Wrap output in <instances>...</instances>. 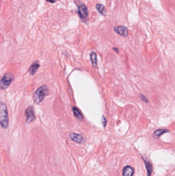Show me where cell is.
Returning <instances> with one entry per match:
<instances>
[{
    "label": "cell",
    "mask_w": 175,
    "mask_h": 176,
    "mask_svg": "<svg viewBox=\"0 0 175 176\" xmlns=\"http://www.w3.org/2000/svg\"><path fill=\"white\" fill-rule=\"evenodd\" d=\"M113 31L117 33L118 34L121 36L122 37H127L128 35V30L127 27L120 25V26H115L113 27Z\"/></svg>",
    "instance_id": "obj_6"
},
{
    "label": "cell",
    "mask_w": 175,
    "mask_h": 176,
    "mask_svg": "<svg viewBox=\"0 0 175 176\" xmlns=\"http://www.w3.org/2000/svg\"><path fill=\"white\" fill-rule=\"evenodd\" d=\"M90 57L92 65L96 68L97 67V55L95 52H91L90 54Z\"/></svg>",
    "instance_id": "obj_12"
},
{
    "label": "cell",
    "mask_w": 175,
    "mask_h": 176,
    "mask_svg": "<svg viewBox=\"0 0 175 176\" xmlns=\"http://www.w3.org/2000/svg\"><path fill=\"white\" fill-rule=\"evenodd\" d=\"M39 67H40L39 61L38 60L35 61L33 62V64H31L28 69V72L30 73V74L31 75L34 76Z\"/></svg>",
    "instance_id": "obj_8"
},
{
    "label": "cell",
    "mask_w": 175,
    "mask_h": 176,
    "mask_svg": "<svg viewBox=\"0 0 175 176\" xmlns=\"http://www.w3.org/2000/svg\"><path fill=\"white\" fill-rule=\"evenodd\" d=\"M168 132H169V131L166 129H158L154 132L153 136L155 138H159L162 135H163L164 133Z\"/></svg>",
    "instance_id": "obj_13"
},
{
    "label": "cell",
    "mask_w": 175,
    "mask_h": 176,
    "mask_svg": "<svg viewBox=\"0 0 175 176\" xmlns=\"http://www.w3.org/2000/svg\"><path fill=\"white\" fill-rule=\"evenodd\" d=\"M25 116L26 117V123L30 124L35 121V113L34 108L32 106L28 107L25 111Z\"/></svg>",
    "instance_id": "obj_5"
},
{
    "label": "cell",
    "mask_w": 175,
    "mask_h": 176,
    "mask_svg": "<svg viewBox=\"0 0 175 176\" xmlns=\"http://www.w3.org/2000/svg\"><path fill=\"white\" fill-rule=\"evenodd\" d=\"M46 1L49 2V3H52V4L55 3L56 2L55 0H46Z\"/></svg>",
    "instance_id": "obj_17"
},
{
    "label": "cell",
    "mask_w": 175,
    "mask_h": 176,
    "mask_svg": "<svg viewBox=\"0 0 175 176\" xmlns=\"http://www.w3.org/2000/svg\"><path fill=\"white\" fill-rule=\"evenodd\" d=\"M49 89L46 85L39 88L33 94V101L35 104H39L44 100L45 97L48 95Z\"/></svg>",
    "instance_id": "obj_1"
},
{
    "label": "cell",
    "mask_w": 175,
    "mask_h": 176,
    "mask_svg": "<svg viewBox=\"0 0 175 176\" xmlns=\"http://www.w3.org/2000/svg\"><path fill=\"white\" fill-rule=\"evenodd\" d=\"M71 139L75 142L79 144H84L85 142V139L82 135L76 133H71L69 135Z\"/></svg>",
    "instance_id": "obj_7"
},
{
    "label": "cell",
    "mask_w": 175,
    "mask_h": 176,
    "mask_svg": "<svg viewBox=\"0 0 175 176\" xmlns=\"http://www.w3.org/2000/svg\"><path fill=\"white\" fill-rule=\"evenodd\" d=\"M140 98L141 99V101L144 102H148V99L147 98H146L145 96L143 95H140Z\"/></svg>",
    "instance_id": "obj_16"
},
{
    "label": "cell",
    "mask_w": 175,
    "mask_h": 176,
    "mask_svg": "<svg viewBox=\"0 0 175 176\" xmlns=\"http://www.w3.org/2000/svg\"><path fill=\"white\" fill-rule=\"evenodd\" d=\"M101 123L103 127H105L106 126V124H107V120L104 116H102V117Z\"/></svg>",
    "instance_id": "obj_15"
},
{
    "label": "cell",
    "mask_w": 175,
    "mask_h": 176,
    "mask_svg": "<svg viewBox=\"0 0 175 176\" xmlns=\"http://www.w3.org/2000/svg\"><path fill=\"white\" fill-rule=\"evenodd\" d=\"M14 79V76L11 73H7L0 80V89L5 90L11 85Z\"/></svg>",
    "instance_id": "obj_3"
},
{
    "label": "cell",
    "mask_w": 175,
    "mask_h": 176,
    "mask_svg": "<svg viewBox=\"0 0 175 176\" xmlns=\"http://www.w3.org/2000/svg\"><path fill=\"white\" fill-rule=\"evenodd\" d=\"M113 50H115V52L118 53H119V50L117 48H116V47H113Z\"/></svg>",
    "instance_id": "obj_18"
},
{
    "label": "cell",
    "mask_w": 175,
    "mask_h": 176,
    "mask_svg": "<svg viewBox=\"0 0 175 176\" xmlns=\"http://www.w3.org/2000/svg\"><path fill=\"white\" fill-rule=\"evenodd\" d=\"M96 8L99 13L105 16L106 15V9L104 5L100 3H98L96 5Z\"/></svg>",
    "instance_id": "obj_11"
},
{
    "label": "cell",
    "mask_w": 175,
    "mask_h": 176,
    "mask_svg": "<svg viewBox=\"0 0 175 176\" xmlns=\"http://www.w3.org/2000/svg\"><path fill=\"white\" fill-rule=\"evenodd\" d=\"M144 162L145 164L146 168L147 169V175L148 176H150L152 174V170H153V166L150 162L145 160H144Z\"/></svg>",
    "instance_id": "obj_14"
},
{
    "label": "cell",
    "mask_w": 175,
    "mask_h": 176,
    "mask_svg": "<svg viewBox=\"0 0 175 176\" xmlns=\"http://www.w3.org/2000/svg\"><path fill=\"white\" fill-rule=\"evenodd\" d=\"M0 125L4 129H7L9 126L7 107L3 102H0Z\"/></svg>",
    "instance_id": "obj_2"
},
{
    "label": "cell",
    "mask_w": 175,
    "mask_h": 176,
    "mask_svg": "<svg viewBox=\"0 0 175 176\" xmlns=\"http://www.w3.org/2000/svg\"><path fill=\"white\" fill-rule=\"evenodd\" d=\"M134 169L130 166H127L124 167L123 170V176H132L134 175Z\"/></svg>",
    "instance_id": "obj_9"
},
{
    "label": "cell",
    "mask_w": 175,
    "mask_h": 176,
    "mask_svg": "<svg viewBox=\"0 0 175 176\" xmlns=\"http://www.w3.org/2000/svg\"><path fill=\"white\" fill-rule=\"evenodd\" d=\"M72 111L74 113V115L75 117L77 120L79 121H82L83 120L82 114L81 113V111H80L79 109L77 107H73L72 108Z\"/></svg>",
    "instance_id": "obj_10"
},
{
    "label": "cell",
    "mask_w": 175,
    "mask_h": 176,
    "mask_svg": "<svg viewBox=\"0 0 175 176\" xmlns=\"http://www.w3.org/2000/svg\"><path fill=\"white\" fill-rule=\"evenodd\" d=\"M78 15L79 18L83 21H85L88 17V11L85 5L82 3L78 6Z\"/></svg>",
    "instance_id": "obj_4"
}]
</instances>
